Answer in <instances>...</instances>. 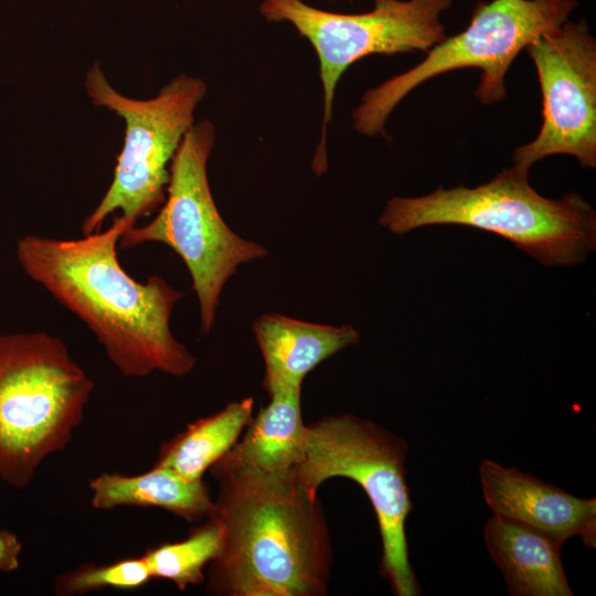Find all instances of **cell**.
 <instances>
[{"instance_id": "6da1fadb", "label": "cell", "mask_w": 596, "mask_h": 596, "mask_svg": "<svg viewBox=\"0 0 596 596\" xmlns=\"http://www.w3.org/2000/svg\"><path fill=\"white\" fill-rule=\"evenodd\" d=\"M128 227L119 215L106 230L76 240L25 235L18 241L17 258L33 281L88 327L125 376L160 371L182 377L196 364L170 329L182 292L157 275L138 281L121 267L117 248Z\"/></svg>"}, {"instance_id": "7a4b0ae2", "label": "cell", "mask_w": 596, "mask_h": 596, "mask_svg": "<svg viewBox=\"0 0 596 596\" xmlns=\"http://www.w3.org/2000/svg\"><path fill=\"white\" fill-rule=\"evenodd\" d=\"M219 492L207 519L221 530L207 592L225 596H323L332 545L318 493L292 469L217 468ZM206 519V520H207Z\"/></svg>"}, {"instance_id": "3957f363", "label": "cell", "mask_w": 596, "mask_h": 596, "mask_svg": "<svg viewBox=\"0 0 596 596\" xmlns=\"http://www.w3.org/2000/svg\"><path fill=\"white\" fill-rule=\"evenodd\" d=\"M529 170L514 164L476 188L439 187L424 196L392 198L379 223L396 235L428 225H466L509 240L549 267L584 263L596 248L595 210L578 193L542 196L531 187Z\"/></svg>"}, {"instance_id": "277c9868", "label": "cell", "mask_w": 596, "mask_h": 596, "mask_svg": "<svg viewBox=\"0 0 596 596\" xmlns=\"http://www.w3.org/2000/svg\"><path fill=\"white\" fill-rule=\"evenodd\" d=\"M94 382L47 332L0 334V478L24 488L70 444Z\"/></svg>"}, {"instance_id": "5b68a950", "label": "cell", "mask_w": 596, "mask_h": 596, "mask_svg": "<svg viewBox=\"0 0 596 596\" xmlns=\"http://www.w3.org/2000/svg\"><path fill=\"white\" fill-rule=\"evenodd\" d=\"M214 142L215 128L210 120L189 129L171 161L162 207L146 225L126 228L118 245L130 248L161 243L182 259L198 298L204 336L214 326L223 287L238 266L267 255L263 245L235 234L216 207L207 179Z\"/></svg>"}, {"instance_id": "8992f818", "label": "cell", "mask_w": 596, "mask_h": 596, "mask_svg": "<svg viewBox=\"0 0 596 596\" xmlns=\"http://www.w3.org/2000/svg\"><path fill=\"white\" fill-rule=\"evenodd\" d=\"M407 453V443L384 427L354 415H333L306 425L302 457L292 468L297 480L312 493L334 477L362 487L381 534L380 573L397 596L419 595L405 533L412 509Z\"/></svg>"}, {"instance_id": "52a82bcc", "label": "cell", "mask_w": 596, "mask_h": 596, "mask_svg": "<svg viewBox=\"0 0 596 596\" xmlns=\"http://www.w3.org/2000/svg\"><path fill=\"white\" fill-rule=\"evenodd\" d=\"M576 7L575 0L478 2L464 31L434 45L414 67L364 93L352 114L354 128L368 137L384 134L389 116L406 95L454 70L480 68L476 98L483 105L503 100L505 74L518 54L541 34L566 22Z\"/></svg>"}, {"instance_id": "ba28073f", "label": "cell", "mask_w": 596, "mask_h": 596, "mask_svg": "<svg viewBox=\"0 0 596 596\" xmlns=\"http://www.w3.org/2000/svg\"><path fill=\"white\" fill-rule=\"evenodd\" d=\"M85 87L94 105L116 113L126 124L113 181L82 223L83 235H88L99 231L116 211L131 227L163 204L171 161L194 125V111L206 94V84L180 74L157 96L134 99L118 93L96 62L86 74Z\"/></svg>"}, {"instance_id": "9c48e42d", "label": "cell", "mask_w": 596, "mask_h": 596, "mask_svg": "<svg viewBox=\"0 0 596 596\" xmlns=\"http://www.w3.org/2000/svg\"><path fill=\"white\" fill-rule=\"evenodd\" d=\"M453 0H373L363 13H337L302 0H263L268 22H288L315 49L323 88V118L312 168L327 170V126L332 118L337 84L347 68L368 55L425 51L447 38L439 19Z\"/></svg>"}, {"instance_id": "30bf717a", "label": "cell", "mask_w": 596, "mask_h": 596, "mask_svg": "<svg viewBox=\"0 0 596 596\" xmlns=\"http://www.w3.org/2000/svg\"><path fill=\"white\" fill-rule=\"evenodd\" d=\"M540 82L542 127L513 152L530 169L552 155H570L582 168L596 167V41L585 20L564 22L526 47Z\"/></svg>"}, {"instance_id": "8fae6325", "label": "cell", "mask_w": 596, "mask_h": 596, "mask_svg": "<svg viewBox=\"0 0 596 596\" xmlns=\"http://www.w3.org/2000/svg\"><path fill=\"white\" fill-rule=\"evenodd\" d=\"M482 493L493 514L564 543L577 536L596 546V499L575 497L515 468L486 459L479 467Z\"/></svg>"}, {"instance_id": "7c38bea8", "label": "cell", "mask_w": 596, "mask_h": 596, "mask_svg": "<svg viewBox=\"0 0 596 596\" xmlns=\"http://www.w3.org/2000/svg\"><path fill=\"white\" fill-rule=\"evenodd\" d=\"M253 332L265 362L263 387L268 394L301 389L308 373L360 339L350 324H320L277 313L259 316Z\"/></svg>"}, {"instance_id": "4fadbf2b", "label": "cell", "mask_w": 596, "mask_h": 596, "mask_svg": "<svg viewBox=\"0 0 596 596\" xmlns=\"http://www.w3.org/2000/svg\"><path fill=\"white\" fill-rule=\"evenodd\" d=\"M485 543L513 596H572L558 541L515 521L493 514L485 525Z\"/></svg>"}, {"instance_id": "5bb4252c", "label": "cell", "mask_w": 596, "mask_h": 596, "mask_svg": "<svg viewBox=\"0 0 596 596\" xmlns=\"http://www.w3.org/2000/svg\"><path fill=\"white\" fill-rule=\"evenodd\" d=\"M269 396L270 402L246 426L244 437L211 467L281 472L300 461L306 433L301 389L278 391Z\"/></svg>"}, {"instance_id": "9a60e30c", "label": "cell", "mask_w": 596, "mask_h": 596, "mask_svg": "<svg viewBox=\"0 0 596 596\" xmlns=\"http://www.w3.org/2000/svg\"><path fill=\"white\" fill-rule=\"evenodd\" d=\"M89 488L92 505L98 510L157 507L194 522L207 519L213 508L203 479L189 480L159 466L135 476L103 472L91 480Z\"/></svg>"}, {"instance_id": "2e32d148", "label": "cell", "mask_w": 596, "mask_h": 596, "mask_svg": "<svg viewBox=\"0 0 596 596\" xmlns=\"http://www.w3.org/2000/svg\"><path fill=\"white\" fill-rule=\"evenodd\" d=\"M253 406L254 400L245 397L189 424L162 444L153 466L169 468L189 480L203 479L204 472L236 444L253 418Z\"/></svg>"}, {"instance_id": "e0dca14e", "label": "cell", "mask_w": 596, "mask_h": 596, "mask_svg": "<svg viewBox=\"0 0 596 596\" xmlns=\"http://www.w3.org/2000/svg\"><path fill=\"white\" fill-rule=\"evenodd\" d=\"M220 546L221 530L207 519V522L193 529L187 539L151 547L142 557L151 577L168 579L183 590L189 585L204 582V567L217 555Z\"/></svg>"}, {"instance_id": "ac0fdd59", "label": "cell", "mask_w": 596, "mask_h": 596, "mask_svg": "<svg viewBox=\"0 0 596 596\" xmlns=\"http://www.w3.org/2000/svg\"><path fill=\"white\" fill-rule=\"evenodd\" d=\"M152 578L145 558H126L110 564H83L58 575L54 583L56 595H79L107 587L138 588Z\"/></svg>"}, {"instance_id": "d6986e66", "label": "cell", "mask_w": 596, "mask_h": 596, "mask_svg": "<svg viewBox=\"0 0 596 596\" xmlns=\"http://www.w3.org/2000/svg\"><path fill=\"white\" fill-rule=\"evenodd\" d=\"M22 544L19 538L4 529H0V572H13L20 565Z\"/></svg>"}]
</instances>
